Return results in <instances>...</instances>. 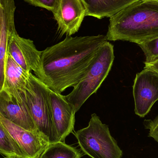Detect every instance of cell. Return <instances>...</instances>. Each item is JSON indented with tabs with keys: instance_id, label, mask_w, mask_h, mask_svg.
Listing matches in <instances>:
<instances>
[{
	"instance_id": "obj_10",
	"label": "cell",
	"mask_w": 158,
	"mask_h": 158,
	"mask_svg": "<svg viewBox=\"0 0 158 158\" xmlns=\"http://www.w3.org/2000/svg\"><path fill=\"white\" fill-rule=\"evenodd\" d=\"M61 35L77 33L85 17V7L81 0H58L52 12Z\"/></svg>"
},
{
	"instance_id": "obj_16",
	"label": "cell",
	"mask_w": 158,
	"mask_h": 158,
	"mask_svg": "<svg viewBox=\"0 0 158 158\" xmlns=\"http://www.w3.org/2000/svg\"><path fill=\"white\" fill-rule=\"evenodd\" d=\"M0 154L6 158H29L0 123Z\"/></svg>"
},
{
	"instance_id": "obj_13",
	"label": "cell",
	"mask_w": 158,
	"mask_h": 158,
	"mask_svg": "<svg viewBox=\"0 0 158 158\" xmlns=\"http://www.w3.org/2000/svg\"><path fill=\"white\" fill-rule=\"evenodd\" d=\"M2 5V25L0 32V92L2 90L5 79L6 62L9 36L15 29V5L14 0H0Z\"/></svg>"
},
{
	"instance_id": "obj_7",
	"label": "cell",
	"mask_w": 158,
	"mask_h": 158,
	"mask_svg": "<svg viewBox=\"0 0 158 158\" xmlns=\"http://www.w3.org/2000/svg\"><path fill=\"white\" fill-rule=\"evenodd\" d=\"M33 41L20 37L15 29L9 36L7 53L15 62L28 73L33 71L35 76H41L40 56Z\"/></svg>"
},
{
	"instance_id": "obj_6",
	"label": "cell",
	"mask_w": 158,
	"mask_h": 158,
	"mask_svg": "<svg viewBox=\"0 0 158 158\" xmlns=\"http://www.w3.org/2000/svg\"><path fill=\"white\" fill-rule=\"evenodd\" d=\"M135 112L145 117L158 100V75L147 69L136 74L133 86Z\"/></svg>"
},
{
	"instance_id": "obj_14",
	"label": "cell",
	"mask_w": 158,
	"mask_h": 158,
	"mask_svg": "<svg viewBox=\"0 0 158 158\" xmlns=\"http://www.w3.org/2000/svg\"><path fill=\"white\" fill-rule=\"evenodd\" d=\"M86 10V16L101 19L111 17L137 0H81Z\"/></svg>"
},
{
	"instance_id": "obj_1",
	"label": "cell",
	"mask_w": 158,
	"mask_h": 158,
	"mask_svg": "<svg viewBox=\"0 0 158 158\" xmlns=\"http://www.w3.org/2000/svg\"><path fill=\"white\" fill-rule=\"evenodd\" d=\"M104 35L65 39L42 51L40 80L52 91L61 93L84 77L98 50L106 41Z\"/></svg>"
},
{
	"instance_id": "obj_15",
	"label": "cell",
	"mask_w": 158,
	"mask_h": 158,
	"mask_svg": "<svg viewBox=\"0 0 158 158\" xmlns=\"http://www.w3.org/2000/svg\"><path fill=\"white\" fill-rule=\"evenodd\" d=\"M82 154L65 142L50 143L39 158H81Z\"/></svg>"
},
{
	"instance_id": "obj_22",
	"label": "cell",
	"mask_w": 158,
	"mask_h": 158,
	"mask_svg": "<svg viewBox=\"0 0 158 158\" xmlns=\"http://www.w3.org/2000/svg\"><path fill=\"white\" fill-rule=\"evenodd\" d=\"M154 1H158V0H154Z\"/></svg>"
},
{
	"instance_id": "obj_20",
	"label": "cell",
	"mask_w": 158,
	"mask_h": 158,
	"mask_svg": "<svg viewBox=\"0 0 158 158\" xmlns=\"http://www.w3.org/2000/svg\"><path fill=\"white\" fill-rule=\"evenodd\" d=\"M144 69H150L158 75V59L148 64H145Z\"/></svg>"
},
{
	"instance_id": "obj_3",
	"label": "cell",
	"mask_w": 158,
	"mask_h": 158,
	"mask_svg": "<svg viewBox=\"0 0 158 158\" xmlns=\"http://www.w3.org/2000/svg\"><path fill=\"white\" fill-rule=\"evenodd\" d=\"M114 58V46L106 41L98 50L84 77L73 86L70 94L65 96L76 113L92 94L96 93L106 78Z\"/></svg>"
},
{
	"instance_id": "obj_21",
	"label": "cell",
	"mask_w": 158,
	"mask_h": 158,
	"mask_svg": "<svg viewBox=\"0 0 158 158\" xmlns=\"http://www.w3.org/2000/svg\"><path fill=\"white\" fill-rule=\"evenodd\" d=\"M2 7L0 3V32H1V25H2Z\"/></svg>"
},
{
	"instance_id": "obj_11",
	"label": "cell",
	"mask_w": 158,
	"mask_h": 158,
	"mask_svg": "<svg viewBox=\"0 0 158 158\" xmlns=\"http://www.w3.org/2000/svg\"><path fill=\"white\" fill-rule=\"evenodd\" d=\"M0 114L11 122L26 130L39 133L29 110L27 101L19 102L3 89L0 92Z\"/></svg>"
},
{
	"instance_id": "obj_12",
	"label": "cell",
	"mask_w": 158,
	"mask_h": 158,
	"mask_svg": "<svg viewBox=\"0 0 158 158\" xmlns=\"http://www.w3.org/2000/svg\"><path fill=\"white\" fill-rule=\"evenodd\" d=\"M30 73L19 66L7 53L2 89L19 102H26V88Z\"/></svg>"
},
{
	"instance_id": "obj_8",
	"label": "cell",
	"mask_w": 158,
	"mask_h": 158,
	"mask_svg": "<svg viewBox=\"0 0 158 158\" xmlns=\"http://www.w3.org/2000/svg\"><path fill=\"white\" fill-rule=\"evenodd\" d=\"M0 123L29 158H39L50 142L40 134L31 131L11 122L0 114Z\"/></svg>"
},
{
	"instance_id": "obj_4",
	"label": "cell",
	"mask_w": 158,
	"mask_h": 158,
	"mask_svg": "<svg viewBox=\"0 0 158 158\" xmlns=\"http://www.w3.org/2000/svg\"><path fill=\"white\" fill-rule=\"evenodd\" d=\"M81 150L92 158H121L123 151L111 136L108 126L94 113L87 127L74 134Z\"/></svg>"
},
{
	"instance_id": "obj_19",
	"label": "cell",
	"mask_w": 158,
	"mask_h": 158,
	"mask_svg": "<svg viewBox=\"0 0 158 158\" xmlns=\"http://www.w3.org/2000/svg\"><path fill=\"white\" fill-rule=\"evenodd\" d=\"M32 5L45 8L49 11H54L58 0H24Z\"/></svg>"
},
{
	"instance_id": "obj_18",
	"label": "cell",
	"mask_w": 158,
	"mask_h": 158,
	"mask_svg": "<svg viewBox=\"0 0 158 158\" xmlns=\"http://www.w3.org/2000/svg\"><path fill=\"white\" fill-rule=\"evenodd\" d=\"M143 123L145 129L149 130L148 137H152L158 143V116L153 120H145Z\"/></svg>"
},
{
	"instance_id": "obj_9",
	"label": "cell",
	"mask_w": 158,
	"mask_h": 158,
	"mask_svg": "<svg viewBox=\"0 0 158 158\" xmlns=\"http://www.w3.org/2000/svg\"><path fill=\"white\" fill-rule=\"evenodd\" d=\"M50 101L52 119L58 142H65L66 138L74 131L76 113L65 96L60 93L51 90Z\"/></svg>"
},
{
	"instance_id": "obj_17",
	"label": "cell",
	"mask_w": 158,
	"mask_h": 158,
	"mask_svg": "<svg viewBox=\"0 0 158 158\" xmlns=\"http://www.w3.org/2000/svg\"><path fill=\"white\" fill-rule=\"evenodd\" d=\"M144 54V64L151 63L158 59V37L138 44Z\"/></svg>"
},
{
	"instance_id": "obj_5",
	"label": "cell",
	"mask_w": 158,
	"mask_h": 158,
	"mask_svg": "<svg viewBox=\"0 0 158 158\" xmlns=\"http://www.w3.org/2000/svg\"><path fill=\"white\" fill-rule=\"evenodd\" d=\"M50 91L39 78L30 73L26 90L27 105L37 131L52 143L58 140L52 119Z\"/></svg>"
},
{
	"instance_id": "obj_2",
	"label": "cell",
	"mask_w": 158,
	"mask_h": 158,
	"mask_svg": "<svg viewBox=\"0 0 158 158\" xmlns=\"http://www.w3.org/2000/svg\"><path fill=\"white\" fill-rule=\"evenodd\" d=\"M107 41L139 44L158 37V2L137 0L110 18Z\"/></svg>"
},
{
	"instance_id": "obj_23",
	"label": "cell",
	"mask_w": 158,
	"mask_h": 158,
	"mask_svg": "<svg viewBox=\"0 0 158 158\" xmlns=\"http://www.w3.org/2000/svg\"><path fill=\"white\" fill-rule=\"evenodd\" d=\"M0 158H6V157H3V158H1V157H0Z\"/></svg>"
}]
</instances>
